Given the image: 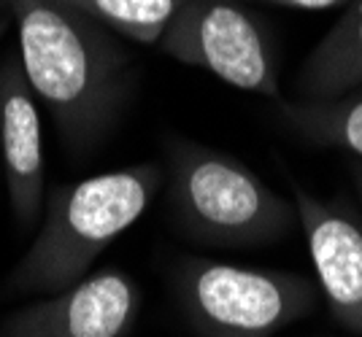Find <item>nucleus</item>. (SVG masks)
<instances>
[{"instance_id":"obj_14","label":"nucleus","mask_w":362,"mask_h":337,"mask_svg":"<svg viewBox=\"0 0 362 337\" xmlns=\"http://www.w3.org/2000/svg\"><path fill=\"white\" fill-rule=\"evenodd\" d=\"M11 6H14V0H0V14H11Z\"/></svg>"},{"instance_id":"obj_4","label":"nucleus","mask_w":362,"mask_h":337,"mask_svg":"<svg viewBox=\"0 0 362 337\" xmlns=\"http://www.w3.org/2000/svg\"><path fill=\"white\" fill-rule=\"evenodd\" d=\"M173 289L200 337H273L317 305V289L300 273L197 257L179 262Z\"/></svg>"},{"instance_id":"obj_3","label":"nucleus","mask_w":362,"mask_h":337,"mask_svg":"<svg viewBox=\"0 0 362 337\" xmlns=\"http://www.w3.org/2000/svg\"><path fill=\"white\" fill-rule=\"evenodd\" d=\"M165 192L184 235L206 245H268L300 227L295 202L233 154L197 140L168 143Z\"/></svg>"},{"instance_id":"obj_10","label":"nucleus","mask_w":362,"mask_h":337,"mask_svg":"<svg viewBox=\"0 0 362 337\" xmlns=\"http://www.w3.org/2000/svg\"><path fill=\"white\" fill-rule=\"evenodd\" d=\"M279 122L311 146L341 149L362 162V87L335 100H279Z\"/></svg>"},{"instance_id":"obj_12","label":"nucleus","mask_w":362,"mask_h":337,"mask_svg":"<svg viewBox=\"0 0 362 337\" xmlns=\"http://www.w3.org/2000/svg\"><path fill=\"white\" fill-rule=\"evenodd\" d=\"M271 6H284V8H308V11H322V8H341L349 0H262Z\"/></svg>"},{"instance_id":"obj_8","label":"nucleus","mask_w":362,"mask_h":337,"mask_svg":"<svg viewBox=\"0 0 362 337\" xmlns=\"http://www.w3.org/2000/svg\"><path fill=\"white\" fill-rule=\"evenodd\" d=\"M0 157L14 219L28 227L44 214V143L38 100L19 60L0 62Z\"/></svg>"},{"instance_id":"obj_11","label":"nucleus","mask_w":362,"mask_h":337,"mask_svg":"<svg viewBox=\"0 0 362 337\" xmlns=\"http://www.w3.org/2000/svg\"><path fill=\"white\" fill-rule=\"evenodd\" d=\"M90 16L114 35L157 47L187 0H52Z\"/></svg>"},{"instance_id":"obj_9","label":"nucleus","mask_w":362,"mask_h":337,"mask_svg":"<svg viewBox=\"0 0 362 337\" xmlns=\"http://www.w3.org/2000/svg\"><path fill=\"white\" fill-rule=\"evenodd\" d=\"M362 87V0H349L341 19L311 49L298 73L303 100H335Z\"/></svg>"},{"instance_id":"obj_2","label":"nucleus","mask_w":362,"mask_h":337,"mask_svg":"<svg viewBox=\"0 0 362 337\" xmlns=\"http://www.w3.org/2000/svg\"><path fill=\"white\" fill-rule=\"evenodd\" d=\"M165 186L160 162L98 173L46 192L35 240L11 270V289L57 294L90 276L95 259L146 214Z\"/></svg>"},{"instance_id":"obj_5","label":"nucleus","mask_w":362,"mask_h":337,"mask_svg":"<svg viewBox=\"0 0 362 337\" xmlns=\"http://www.w3.org/2000/svg\"><path fill=\"white\" fill-rule=\"evenodd\" d=\"M157 47L235 90L281 100L273 41L246 0H187Z\"/></svg>"},{"instance_id":"obj_6","label":"nucleus","mask_w":362,"mask_h":337,"mask_svg":"<svg viewBox=\"0 0 362 337\" xmlns=\"http://www.w3.org/2000/svg\"><path fill=\"white\" fill-rule=\"evenodd\" d=\"M138 310L136 281L122 270H100L11 313L0 337H124Z\"/></svg>"},{"instance_id":"obj_1","label":"nucleus","mask_w":362,"mask_h":337,"mask_svg":"<svg viewBox=\"0 0 362 337\" xmlns=\"http://www.w3.org/2000/svg\"><path fill=\"white\" fill-rule=\"evenodd\" d=\"M19 62L65 149L90 154L136 92V65L117 35L52 0H14Z\"/></svg>"},{"instance_id":"obj_7","label":"nucleus","mask_w":362,"mask_h":337,"mask_svg":"<svg viewBox=\"0 0 362 337\" xmlns=\"http://www.w3.org/2000/svg\"><path fill=\"white\" fill-rule=\"evenodd\" d=\"M292 197L327 307L362 337V221L341 202L319 200L303 186L292 189Z\"/></svg>"},{"instance_id":"obj_13","label":"nucleus","mask_w":362,"mask_h":337,"mask_svg":"<svg viewBox=\"0 0 362 337\" xmlns=\"http://www.w3.org/2000/svg\"><path fill=\"white\" fill-rule=\"evenodd\" d=\"M351 178H354V186H357V192H360V200H362V162L351 165Z\"/></svg>"}]
</instances>
